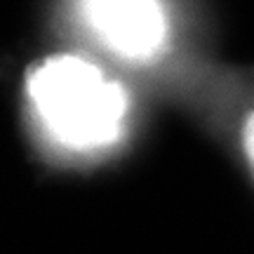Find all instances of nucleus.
I'll return each instance as SVG.
<instances>
[{
	"instance_id": "nucleus-1",
	"label": "nucleus",
	"mask_w": 254,
	"mask_h": 254,
	"mask_svg": "<svg viewBox=\"0 0 254 254\" xmlns=\"http://www.w3.org/2000/svg\"><path fill=\"white\" fill-rule=\"evenodd\" d=\"M26 90L43 125L62 144L92 148L120 136L125 90L80 57L59 55L33 64L26 73Z\"/></svg>"
},
{
	"instance_id": "nucleus-3",
	"label": "nucleus",
	"mask_w": 254,
	"mask_h": 254,
	"mask_svg": "<svg viewBox=\"0 0 254 254\" xmlns=\"http://www.w3.org/2000/svg\"><path fill=\"white\" fill-rule=\"evenodd\" d=\"M240 141H243V151H245L247 163H250V167H252V172H254V111L245 118V123H243Z\"/></svg>"
},
{
	"instance_id": "nucleus-2",
	"label": "nucleus",
	"mask_w": 254,
	"mask_h": 254,
	"mask_svg": "<svg viewBox=\"0 0 254 254\" xmlns=\"http://www.w3.org/2000/svg\"><path fill=\"white\" fill-rule=\"evenodd\" d=\"M85 12L106 45L125 57H153L165 43L167 28L158 0H85Z\"/></svg>"
}]
</instances>
